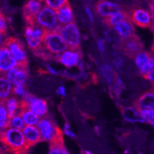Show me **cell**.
<instances>
[{
	"mask_svg": "<svg viewBox=\"0 0 154 154\" xmlns=\"http://www.w3.org/2000/svg\"><path fill=\"white\" fill-rule=\"evenodd\" d=\"M0 142L4 148L16 153L26 154L29 149L23 132L16 128L8 127L0 133Z\"/></svg>",
	"mask_w": 154,
	"mask_h": 154,
	"instance_id": "cell-1",
	"label": "cell"
},
{
	"mask_svg": "<svg viewBox=\"0 0 154 154\" xmlns=\"http://www.w3.org/2000/svg\"><path fill=\"white\" fill-rule=\"evenodd\" d=\"M38 128L41 133L42 141H48L50 144L64 143L61 129L50 117H42L38 123Z\"/></svg>",
	"mask_w": 154,
	"mask_h": 154,
	"instance_id": "cell-2",
	"label": "cell"
},
{
	"mask_svg": "<svg viewBox=\"0 0 154 154\" xmlns=\"http://www.w3.org/2000/svg\"><path fill=\"white\" fill-rule=\"evenodd\" d=\"M42 45L52 59L68 49V46L61 34L55 30H47L42 38Z\"/></svg>",
	"mask_w": 154,
	"mask_h": 154,
	"instance_id": "cell-3",
	"label": "cell"
},
{
	"mask_svg": "<svg viewBox=\"0 0 154 154\" xmlns=\"http://www.w3.org/2000/svg\"><path fill=\"white\" fill-rule=\"evenodd\" d=\"M59 32L68 46V49H81V35L75 22L61 25L54 29Z\"/></svg>",
	"mask_w": 154,
	"mask_h": 154,
	"instance_id": "cell-4",
	"label": "cell"
},
{
	"mask_svg": "<svg viewBox=\"0 0 154 154\" xmlns=\"http://www.w3.org/2000/svg\"><path fill=\"white\" fill-rule=\"evenodd\" d=\"M1 45H3L9 49L12 56L18 62L19 66L28 68L29 63H28L27 55L24 48L23 43L20 39L11 36L5 39L4 42Z\"/></svg>",
	"mask_w": 154,
	"mask_h": 154,
	"instance_id": "cell-5",
	"label": "cell"
},
{
	"mask_svg": "<svg viewBox=\"0 0 154 154\" xmlns=\"http://www.w3.org/2000/svg\"><path fill=\"white\" fill-rule=\"evenodd\" d=\"M35 24L47 30H54L59 25L56 12L46 5L42 6L36 15Z\"/></svg>",
	"mask_w": 154,
	"mask_h": 154,
	"instance_id": "cell-6",
	"label": "cell"
},
{
	"mask_svg": "<svg viewBox=\"0 0 154 154\" xmlns=\"http://www.w3.org/2000/svg\"><path fill=\"white\" fill-rule=\"evenodd\" d=\"M119 48L127 57L134 59L135 56L143 50V45L139 37L135 34L127 39H120Z\"/></svg>",
	"mask_w": 154,
	"mask_h": 154,
	"instance_id": "cell-7",
	"label": "cell"
},
{
	"mask_svg": "<svg viewBox=\"0 0 154 154\" xmlns=\"http://www.w3.org/2000/svg\"><path fill=\"white\" fill-rule=\"evenodd\" d=\"M43 2L44 0H26L22 8V15L27 25L35 24L36 15L42 8Z\"/></svg>",
	"mask_w": 154,
	"mask_h": 154,
	"instance_id": "cell-8",
	"label": "cell"
},
{
	"mask_svg": "<svg viewBox=\"0 0 154 154\" xmlns=\"http://www.w3.org/2000/svg\"><path fill=\"white\" fill-rule=\"evenodd\" d=\"M128 12L133 23L142 28L151 27L152 17L149 12L139 7H133Z\"/></svg>",
	"mask_w": 154,
	"mask_h": 154,
	"instance_id": "cell-9",
	"label": "cell"
},
{
	"mask_svg": "<svg viewBox=\"0 0 154 154\" xmlns=\"http://www.w3.org/2000/svg\"><path fill=\"white\" fill-rule=\"evenodd\" d=\"M23 99L27 102L28 107L38 117H45L48 114V103L43 99L38 98L29 93H26Z\"/></svg>",
	"mask_w": 154,
	"mask_h": 154,
	"instance_id": "cell-10",
	"label": "cell"
},
{
	"mask_svg": "<svg viewBox=\"0 0 154 154\" xmlns=\"http://www.w3.org/2000/svg\"><path fill=\"white\" fill-rule=\"evenodd\" d=\"M121 10L122 8L120 5L109 0H97L94 4L95 12L103 19L114 15Z\"/></svg>",
	"mask_w": 154,
	"mask_h": 154,
	"instance_id": "cell-11",
	"label": "cell"
},
{
	"mask_svg": "<svg viewBox=\"0 0 154 154\" xmlns=\"http://www.w3.org/2000/svg\"><path fill=\"white\" fill-rule=\"evenodd\" d=\"M82 53L81 49H68L62 53L58 55L55 59L64 66L71 68L79 65L82 61Z\"/></svg>",
	"mask_w": 154,
	"mask_h": 154,
	"instance_id": "cell-12",
	"label": "cell"
},
{
	"mask_svg": "<svg viewBox=\"0 0 154 154\" xmlns=\"http://www.w3.org/2000/svg\"><path fill=\"white\" fill-rule=\"evenodd\" d=\"M19 66L9 50L3 45L0 46V73L5 74L9 70Z\"/></svg>",
	"mask_w": 154,
	"mask_h": 154,
	"instance_id": "cell-13",
	"label": "cell"
},
{
	"mask_svg": "<svg viewBox=\"0 0 154 154\" xmlns=\"http://www.w3.org/2000/svg\"><path fill=\"white\" fill-rule=\"evenodd\" d=\"M5 76L14 86L25 84L29 76L28 68L19 66H15L7 72L5 73Z\"/></svg>",
	"mask_w": 154,
	"mask_h": 154,
	"instance_id": "cell-14",
	"label": "cell"
},
{
	"mask_svg": "<svg viewBox=\"0 0 154 154\" xmlns=\"http://www.w3.org/2000/svg\"><path fill=\"white\" fill-rule=\"evenodd\" d=\"M134 106L138 110L148 109L154 110V91L150 90L143 93L134 101Z\"/></svg>",
	"mask_w": 154,
	"mask_h": 154,
	"instance_id": "cell-15",
	"label": "cell"
},
{
	"mask_svg": "<svg viewBox=\"0 0 154 154\" xmlns=\"http://www.w3.org/2000/svg\"><path fill=\"white\" fill-rule=\"evenodd\" d=\"M22 132H23L29 148L42 141L41 133H40V131H39L38 126L26 125L23 127Z\"/></svg>",
	"mask_w": 154,
	"mask_h": 154,
	"instance_id": "cell-16",
	"label": "cell"
},
{
	"mask_svg": "<svg viewBox=\"0 0 154 154\" xmlns=\"http://www.w3.org/2000/svg\"><path fill=\"white\" fill-rule=\"evenodd\" d=\"M56 15L58 22L61 25H66L71 22H75V15L69 2L58 8V10H56Z\"/></svg>",
	"mask_w": 154,
	"mask_h": 154,
	"instance_id": "cell-17",
	"label": "cell"
},
{
	"mask_svg": "<svg viewBox=\"0 0 154 154\" xmlns=\"http://www.w3.org/2000/svg\"><path fill=\"white\" fill-rule=\"evenodd\" d=\"M121 39H127L135 35V29L131 19L123 21L113 27Z\"/></svg>",
	"mask_w": 154,
	"mask_h": 154,
	"instance_id": "cell-18",
	"label": "cell"
},
{
	"mask_svg": "<svg viewBox=\"0 0 154 154\" xmlns=\"http://www.w3.org/2000/svg\"><path fill=\"white\" fill-rule=\"evenodd\" d=\"M131 19V17H130V15H129L128 11L122 9L120 12L103 19V22L109 28H113L117 24L120 23L123 21L127 20V19Z\"/></svg>",
	"mask_w": 154,
	"mask_h": 154,
	"instance_id": "cell-19",
	"label": "cell"
},
{
	"mask_svg": "<svg viewBox=\"0 0 154 154\" xmlns=\"http://www.w3.org/2000/svg\"><path fill=\"white\" fill-rule=\"evenodd\" d=\"M123 116L129 122H145L140 111L136 107H125L122 109Z\"/></svg>",
	"mask_w": 154,
	"mask_h": 154,
	"instance_id": "cell-20",
	"label": "cell"
},
{
	"mask_svg": "<svg viewBox=\"0 0 154 154\" xmlns=\"http://www.w3.org/2000/svg\"><path fill=\"white\" fill-rule=\"evenodd\" d=\"M12 92V84L5 74L0 73V100H5Z\"/></svg>",
	"mask_w": 154,
	"mask_h": 154,
	"instance_id": "cell-21",
	"label": "cell"
},
{
	"mask_svg": "<svg viewBox=\"0 0 154 154\" xmlns=\"http://www.w3.org/2000/svg\"><path fill=\"white\" fill-rule=\"evenodd\" d=\"M19 115L22 116L24 123L26 125H38V123L39 121V117L35 113L32 112V110H29V107H26V108L21 110Z\"/></svg>",
	"mask_w": 154,
	"mask_h": 154,
	"instance_id": "cell-22",
	"label": "cell"
},
{
	"mask_svg": "<svg viewBox=\"0 0 154 154\" xmlns=\"http://www.w3.org/2000/svg\"><path fill=\"white\" fill-rule=\"evenodd\" d=\"M5 106H6L9 119L15 115H19L20 100L15 97H9L5 100Z\"/></svg>",
	"mask_w": 154,
	"mask_h": 154,
	"instance_id": "cell-23",
	"label": "cell"
},
{
	"mask_svg": "<svg viewBox=\"0 0 154 154\" xmlns=\"http://www.w3.org/2000/svg\"><path fill=\"white\" fill-rule=\"evenodd\" d=\"M9 117L5 106V100H0V133L9 127Z\"/></svg>",
	"mask_w": 154,
	"mask_h": 154,
	"instance_id": "cell-24",
	"label": "cell"
},
{
	"mask_svg": "<svg viewBox=\"0 0 154 154\" xmlns=\"http://www.w3.org/2000/svg\"><path fill=\"white\" fill-rule=\"evenodd\" d=\"M151 56V53H148L146 51H141L137 56H135V63L137 66L140 69V70H142L145 66V65L148 63L149 58Z\"/></svg>",
	"mask_w": 154,
	"mask_h": 154,
	"instance_id": "cell-25",
	"label": "cell"
},
{
	"mask_svg": "<svg viewBox=\"0 0 154 154\" xmlns=\"http://www.w3.org/2000/svg\"><path fill=\"white\" fill-rule=\"evenodd\" d=\"M101 73L103 76V78L107 80L109 83L111 84L112 83H113L117 74L115 73V72L113 71V70H112L110 66H107V65H104V66H102Z\"/></svg>",
	"mask_w": 154,
	"mask_h": 154,
	"instance_id": "cell-26",
	"label": "cell"
},
{
	"mask_svg": "<svg viewBox=\"0 0 154 154\" xmlns=\"http://www.w3.org/2000/svg\"><path fill=\"white\" fill-rule=\"evenodd\" d=\"M24 121L22 120V116L20 115H15L9 119V127L12 128H16V129H23Z\"/></svg>",
	"mask_w": 154,
	"mask_h": 154,
	"instance_id": "cell-27",
	"label": "cell"
},
{
	"mask_svg": "<svg viewBox=\"0 0 154 154\" xmlns=\"http://www.w3.org/2000/svg\"><path fill=\"white\" fill-rule=\"evenodd\" d=\"M48 154H69L63 143L50 144V149Z\"/></svg>",
	"mask_w": 154,
	"mask_h": 154,
	"instance_id": "cell-28",
	"label": "cell"
},
{
	"mask_svg": "<svg viewBox=\"0 0 154 154\" xmlns=\"http://www.w3.org/2000/svg\"><path fill=\"white\" fill-rule=\"evenodd\" d=\"M68 2V0H45L46 5L52 8L54 11L58 10V8L62 7Z\"/></svg>",
	"mask_w": 154,
	"mask_h": 154,
	"instance_id": "cell-29",
	"label": "cell"
},
{
	"mask_svg": "<svg viewBox=\"0 0 154 154\" xmlns=\"http://www.w3.org/2000/svg\"><path fill=\"white\" fill-rule=\"evenodd\" d=\"M139 111L145 121L154 126V110L144 109V110H140Z\"/></svg>",
	"mask_w": 154,
	"mask_h": 154,
	"instance_id": "cell-30",
	"label": "cell"
},
{
	"mask_svg": "<svg viewBox=\"0 0 154 154\" xmlns=\"http://www.w3.org/2000/svg\"><path fill=\"white\" fill-rule=\"evenodd\" d=\"M12 93H13L14 95L15 96H19V97H24V96L26 95V93L25 84L14 86L13 88H12Z\"/></svg>",
	"mask_w": 154,
	"mask_h": 154,
	"instance_id": "cell-31",
	"label": "cell"
},
{
	"mask_svg": "<svg viewBox=\"0 0 154 154\" xmlns=\"http://www.w3.org/2000/svg\"><path fill=\"white\" fill-rule=\"evenodd\" d=\"M7 21L3 12L0 10V33L5 35L7 32Z\"/></svg>",
	"mask_w": 154,
	"mask_h": 154,
	"instance_id": "cell-32",
	"label": "cell"
},
{
	"mask_svg": "<svg viewBox=\"0 0 154 154\" xmlns=\"http://www.w3.org/2000/svg\"><path fill=\"white\" fill-rule=\"evenodd\" d=\"M64 133L66 134V135H68V136H70V137H73V138L75 137V133H73V131L71 130L69 124L68 123L64 124Z\"/></svg>",
	"mask_w": 154,
	"mask_h": 154,
	"instance_id": "cell-33",
	"label": "cell"
},
{
	"mask_svg": "<svg viewBox=\"0 0 154 154\" xmlns=\"http://www.w3.org/2000/svg\"><path fill=\"white\" fill-rule=\"evenodd\" d=\"M149 9H150V14L151 17H152V25H151V28L154 31V0H151L150 1Z\"/></svg>",
	"mask_w": 154,
	"mask_h": 154,
	"instance_id": "cell-34",
	"label": "cell"
},
{
	"mask_svg": "<svg viewBox=\"0 0 154 154\" xmlns=\"http://www.w3.org/2000/svg\"><path fill=\"white\" fill-rule=\"evenodd\" d=\"M143 76L147 80H149V82H151L152 84H154V69L151 70V71L148 72L147 73H146V74Z\"/></svg>",
	"mask_w": 154,
	"mask_h": 154,
	"instance_id": "cell-35",
	"label": "cell"
},
{
	"mask_svg": "<svg viewBox=\"0 0 154 154\" xmlns=\"http://www.w3.org/2000/svg\"><path fill=\"white\" fill-rule=\"evenodd\" d=\"M97 45H98V49L101 52V53H103V51L105 49V43H104V41L103 39H100L97 42Z\"/></svg>",
	"mask_w": 154,
	"mask_h": 154,
	"instance_id": "cell-36",
	"label": "cell"
},
{
	"mask_svg": "<svg viewBox=\"0 0 154 154\" xmlns=\"http://www.w3.org/2000/svg\"><path fill=\"white\" fill-rule=\"evenodd\" d=\"M56 92H57V94H58L60 96H62V97H65V94H66V93H65V89H64V87H59Z\"/></svg>",
	"mask_w": 154,
	"mask_h": 154,
	"instance_id": "cell-37",
	"label": "cell"
},
{
	"mask_svg": "<svg viewBox=\"0 0 154 154\" xmlns=\"http://www.w3.org/2000/svg\"><path fill=\"white\" fill-rule=\"evenodd\" d=\"M0 154H24V153H16V152H11V151L8 150V149H6L5 148L3 147V149H0Z\"/></svg>",
	"mask_w": 154,
	"mask_h": 154,
	"instance_id": "cell-38",
	"label": "cell"
},
{
	"mask_svg": "<svg viewBox=\"0 0 154 154\" xmlns=\"http://www.w3.org/2000/svg\"><path fill=\"white\" fill-rule=\"evenodd\" d=\"M86 12H87V13H88V17L90 18L91 21V22H93V21H94V17H93V15H92L90 9H89V8H87V7H86Z\"/></svg>",
	"mask_w": 154,
	"mask_h": 154,
	"instance_id": "cell-39",
	"label": "cell"
},
{
	"mask_svg": "<svg viewBox=\"0 0 154 154\" xmlns=\"http://www.w3.org/2000/svg\"><path fill=\"white\" fill-rule=\"evenodd\" d=\"M47 70H48V71L49 72V73H51V74L57 75V72H56L55 70L53 69V68H51L50 66H47Z\"/></svg>",
	"mask_w": 154,
	"mask_h": 154,
	"instance_id": "cell-40",
	"label": "cell"
},
{
	"mask_svg": "<svg viewBox=\"0 0 154 154\" xmlns=\"http://www.w3.org/2000/svg\"><path fill=\"white\" fill-rule=\"evenodd\" d=\"M4 34H2L0 33V44H2V42H4V40H5V39H4Z\"/></svg>",
	"mask_w": 154,
	"mask_h": 154,
	"instance_id": "cell-41",
	"label": "cell"
},
{
	"mask_svg": "<svg viewBox=\"0 0 154 154\" xmlns=\"http://www.w3.org/2000/svg\"><path fill=\"white\" fill-rule=\"evenodd\" d=\"M151 53H154V42H153V44H152V49H151Z\"/></svg>",
	"mask_w": 154,
	"mask_h": 154,
	"instance_id": "cell-42",
	"label": "cell"
},
{
	"mask_svg": "<svg viewBox=\"0 0 154 154\" xmlns=\"http://www.w3.org/2000/svg\"><path fill=\"white\" fill-rule=\"evenodd\" d=\"M152 90L154 91V84H152Z\"/></svg>",
	"mask_w": 154,
	"mask_h": 154,
	"instance_id": "cell-43",
	"label": "cell"
},
{
	"mask_svg": "<svg viewBox=\"0 0 154 154\" xmlns=\"http://www.w3.org/2000/svg\"><path fill=\"white\" fill-rule=\"evenodd\" d=\"M84 154H85V153H84Z\"/></svg>",
	"mask_w": 154,
	"mask_h": 154,
	"instance_id": "cell-44",
	"label": "cell"
}]
</instances>
